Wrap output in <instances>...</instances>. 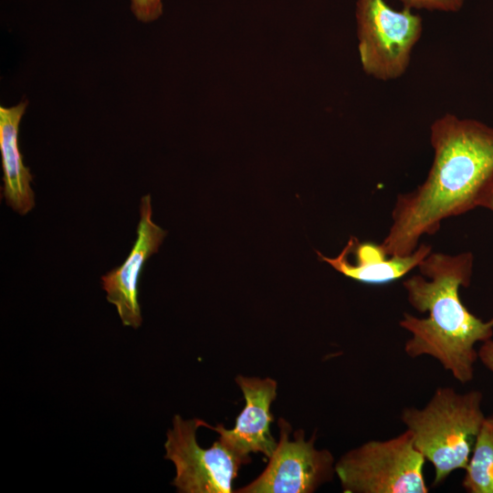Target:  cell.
<instances>
[{"label": "cell", "mask_w": 493, "mask_h": 493, "mask_svg": "<svg viewBox=\"0 0 493 493\" xmlns=\"http://www.w3.org/2000/svg\"><path fill=\"white\" fill-rule=\"evenodd\" d=\"M478 359L483 365L493 373V339L490 338L477 351Z\"/></svg>", "instance_id": "15"}, {"label": "cell", "mask_w": 493, "mask_h": 493, "mask_svg": "<svg viewBox=\"0 0 493 493\" xmlns=\"http://www.w3.org/2000/svg\"><path fill=\"white\" fill-rule=\"evenodd\" d=\"M278 425L279 438L266 468L236 492L312 493L336 475L332 454L315 447V434L306 440L304 431L299 430L290 439V425L279 418Z\"/></svg>", "instance_id": "7"}, {"label": "cell", "mask_w": 493, "mask_h": 493, "mask_svg": "<svg viewBox=\"0 0 493 493\" xmlns=\"http://www.w3.org/2000/svg\"><path fill=\"white\" fill-rule=\"evenodd\" d=\"M409 9H427L445 12L458 11L464 0H400Z\"/></svg>", "instance_id": "14"}, {"label": "cell", "mask_w": 493, "mask_h": 493, "mask_svg": "<svg viewBox=\"0 0 493 493\" xmlns=\"http://www.w3.org/2000/svg\"><path fill=\"white\" fill-rule=\"evenodd\" d=\"M425 461L405 429L349 450L335 462V474L345 493H427Z\"/></svg>", "instance_id": "4"}, {"label": "cell", "mask_w": 493, "mask_h": 493, "mask_svg": "<svg viewBox=\"0 0 493 493\" xmlns=\"http://www.w3.org/2000/svg\"><path fill=\"white\" fill-rule=\"evenodd\" d=\"M26 107L27 101L13 107H0L3 195L5 203L22 215L35 206V194L30 185L33 175L24 164L18 142L19 124Z\"/></svg>", "instance_id": "11"}, {"label": "cell", "mask_w": 493, "mask_h": 493, "mask_svg": "<svg viewBox=\"0 0 493 493\" xmlns=\"http://www.w3.org/2000/svg\"><path fill=\"white\" fill-rule=\"evenodd\" d=\"M356 20L363 71L381 81L401 78L422 36L420 16L407 7L395 10L384 0H357Z\"/></svg>", "instance_id": "5"}, {"label": "cell", "mask_w": 493, "mask_h": 493, "mask_svg": "<svg viewBox=\"0 0 493 493\" xmlns=\"http://www.w3.org/2000/svg\"><path fill=\"white\" fill-rule=\"evenodd\" d=\"M429 140L434 157L427 175L397 195L381 243L391 256L413 253L444 220L480 207L493 184V127L445 113L431 123Z\"/></svg>", "instance_id": "1"}, {"label": "cell", "mask_w": 493, "mask_h": 493, "mask_svg": "<svg viewBox=\"0 0 493 493\" xmlns=\"http://www.w3.org/2000/svg\"><path fill=\"white\" fill-rule=\"evenodd\" d=\"M198 418L184 420L174 415L164 443V458L173 462L172 484L181 493H232L233 481L241 466L249 463L219 439L203 448L196 439Z\"/></svg>", "instance_id": "6"}, {"label": "cell", "mask_w": 493, "mask_h": 493, "mask_svg": "<svg viewBox=\"0 0 493 493\" xmlns=\"http://www.w3.org/2000/svg\"><path fill=\"white\" fill-rule=\"evenodd\" d=\"M465 471L467 492L493 493V414L485 417Z\"/></svg>", "instance_id": "12"}, {"label": "cell", "mask_w": 493, "mask_h": 493, "mask_svg": "<svg viewBox=\"0 0 493 493\" xmlns=\"http://www.w3.org/2000/svg\"><path fill=\"white\" fill-rule=\"evenodd\" d=\"M152 214L151 195L146 194L141 199L137 237L128 257L120 267L101 277L107 300L116 307L122 324L133 329L139 328L142 322L138 301L141 272L167 235L152 222Z\"/></svg>", "instance_id": "9"}, {"label": "cell", "mask_w": 493, "mask_h": 493, "mask_svg": "<svg viewBox=\"0 0 493 493\" xmlns=\"http://www.w3.org/2000/svg\"><path fill=\"white\" fill-rule=\"evenodd\" d=\"M482 400L479 391L461 393L453 387L441 386L424 407L402 410L400 419L414 446L434 467V486L443 483L454 471L466 468L486 417Z\"/></svg>", "instance_id": "3"}, {"label": "cell", "mask_w": 493, "mask_h": 493, "mask_svg": "<svg viewBox=\"0 0 493 493\" xmlns=\"http://www.w3.org/2000/svg\"><path fill=\"white\" fill-rule=\"evenodd\" d=\"M473 265L471 252L432 251L419 264V274L403 282L409 304L428 313L425 318L403 314L399 325L411 334L404 346L405 354L434 358L461 383L473 380L478 359L475 345L493 336V318H477L459 296L460 288L470 284Z\"/></svg>", "instance_id": "2"}, {"label": "cell", "mask_w": 493, "mask_h": 493, "mask_svg": "<svg viewBox=\"0 0 493 493\" xmlns=\"http://www.w3.org/2000/svg\"><path fill=\"white\" fill-rule=\"evenodd\" d=\"M480 207L487 208L493 213V184L487 192Z\"/></svg>", "instance_id": "16"}, {"label": "cell", "mask_w": 493, "mask_h": 493, "mask_svg": "<svg viewBox=\"0 0 493 493\" xmlns=\"http://www.w3.org/2000/svg\"><path fill=\"white\" fill-rule=\"evenodd\" d=\"M131 10L139 21L148 23L161 16L163 3L162 0H131Z\"/></svg>", "instance_id": "13"}, {"label": "cell", "mask_w": 493, "mask_h": 493, "mask_svg": "<svg viewBox=\"0 0 493 493\" xmlns=\"http://www.w3.org/2000/svg\"><path fill=\"white\" fill-rule=\"evenodd\" d=\"M432 251L430 245L419 244L409 255L391 256L381 243L360 242L351 237L335 257H325L320 252L318 256L347 278L363 284L383 285L398 280L418 267Z\"/></svg>", "instance_id": "10"}, {"label": "cell", "mask_w": 493, "mask_h": 493, "mask_svg": "<svg viewBox=\"0 0 493 493\" xmlns=\"http://www.w3.org/2000/svg\"><path fill=\"white\" fill-rule=\"evenodd\" d=\"M236 383L244 395L245 406L236 418L235 426L231 429L222 424L213 426L201 419L199 425L216 432L223 444L249 462L250 453H260L268 458L278 443L270 432L273 422L270 406L277 397L278 383L269 377L243 375H238Z\"/></svg>", "instance_id": "8"}]
</instances>
